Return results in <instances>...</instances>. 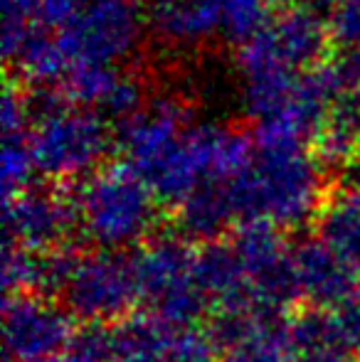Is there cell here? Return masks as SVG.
Instances as JSON below:
<instances>
[{"label":"cell","instance_id":"cell-2","mask_svg":"<svg viewBox=\"0 0 360 362\" xmlns=\"http://www.w3.org/2000/svg\"><path fill=\"white\" fill-rule=\"evenodd\" d=\"M77 219L104 252H116L153 227V202L136 173H101L84 190Z\"/></svg>","mask_w":360,"mask_h":362},{"label":"cell","instance_id":"cell-6","mask_svg":"<svg viewBox=\"0 0 360 362\" xmlns=\"http://www.w3.org/2000/svg\"><path fill=\"white\" fill-rule=\"evenodd\" d=\"M74 224V212L54 195L20 192L8 212V237L28 252L59 249Z\"/></svg>","mask_w":360,"mask_h":362},{"label":"cell","instance_id":"cell-8","mask_svg":"<svg viewBox=\"0 0 360 362\" xmlns=\"http://www.w3.org/2000/svg\"><path fill=\"white\" fill-rule=\"evenodd\" d=\"M318 242L351 267H360V190L333 202L318 224Z\"/></svg>","mask_w":360,"mask_h":362},{"label":"cell","instance_id":"cell-12","mask_svg":"<svg viewBox=\"0 0 360 362\" xmlns=\"http://www.w3.org/2000/svg\"><path fill=\"white\" fill-rule=\"evenodd\" d=\"M40 362H59V360H54V358H52V360H40Z\"/></svg>","mask_w":360,"mask_h":362},{"label":"cell","instance_id":"cell-5","mask_svg":"<svg viewBox=\"0 0 360 362\" xmlns=\"http://www.w3.org/2000/svg\"><path fill=\"white\" fill-rule=\"evenodd\" d=\"M294 264H296L301 296L311 300L318 310H336L358 286V269L336 257L318 239L298 244L294 249Z\"/></svg>","mask_w":360,"mask_h":362},{"label":"cell","instance_id":"cell-7","mask_svg":"<svg viewBox=\"0 0 360 362\" xmlns=\"http://www.w3.org/2000/svg\"><path fill=\"white\" fill-rule=\"evenodd\" d=\"M114 330L119 362H166L175 340V328L153 313L129 315Z\"/></svg>","mask_w":360,"mask_h":362},{"label":"cell","instance_id":"cell-4","mask_svg":"<svg viewBox=\"0 0 360 362\" xmlns=\"http://www.w3.org/2000/svg\"><path fill=\"white\" fill-rule=\"evenodd\" d=\"M72 315L50 298L15 293L5 303V345L20 362L52 360L72 340Z\"/></svg>","mask_w":360,"mask_h":362},{"label":"cell","instance_id":"cell-1","mask_svg":"<svg viewBox=\"0 0 360 362\" xmlns=\"http://www.w3.org/2000/svg\"><path fill=\"white\" fill-rule=\"evenodd\" d=\"M195 254L182 239L163 237L134 257L139 298L175 330L190 328L207 305L195 281Z\"/></svg>","mask_w":360,"mask_h":362},{"label":"cell","instance_id":"cell-10","mask_svg":"<svg viewBox=\"0 0 360 362\" xmlns=\"http://www.w3.org/2000/svg\"><path fill=\"white\" fill-rule=\"evenodd\" d=\"M166 362H220V348L207 330L185 328L175 333Z\"/></svg>","mask_w":360,"mask_h":362},{"label":"cell","instance_id":"cell-11","mask_svg":"<svg viewBox=\"0 0 360 362\" xmlns=\"http://www.w3.org/2000/svg\"><path fill=\"white\" fill-rule=\"evenodd\" d=\"M338 325H341L343 335L351 343V348H360V284L353 288V293L333 310Z\"/></svg>","mask_w":360,"mask_h":362},{"label":"cell","instance_id":"cell-3","mask_svg":"<svg viewBox=\"0 0 360 362\" xmlns=\"http://www.w3.org/2000/svg\"><path fill=\"white\" fill-rule=\"evenodd\" d=\"M134 300H139L134 257L119 252L82 254L64 291L69 315H77L84 323H109L121 318Z\"/></svg>","mask_w":360,"mask_h":362},{"label":"cell","instance_id":"cell-9","mask_svg":"<svg viewBox=\"0 0 360 362\" xmlns=\"http://www.w3.org/2000/svg\"><path fill=\"white\" fill-rule=\"evenodd\" d=\"M64 362H119L116 330L106 323H84L74 330Z\"/></svg>","mask_w":360,"mask_h":362}]
</instances>
